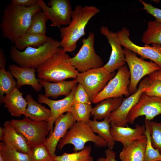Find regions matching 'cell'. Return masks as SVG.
I'll use <instances>...</instances> for the list:
<instances>
[{
	"instance_id": "obj_1",
	"label": "cell",
	"mask_w": 161,
	"mask_h": 161,
	"mask_svg": "<svg viewBox=\"0 0 161 161\" xmlns=\"http://www.w3.org/2000/svg\"><path fill=\"white\" fill-rule=\"evenodd\" d=\"M38 4L27 7L10 2L5 7L0 25L2 35L12 43L29 29L34 14L41 10Z\"/></svg>"
},
{
	"instance_id": "obj_2",
	"label": "cell",
	"mask_w": 161,
	"mask_h": 161,
	"mask_svg": "<svg viewBox=\"0 0 161 161\" xmlns=\"http://www.w3.org/2000/svg\"><path fill=\"white\" fill-rule=\"evenodd\" d=\"M100 12L99 9L94 6L75 7L69 24L59 28L61 47L65 52H72L75 50L78 41L85 35V28L89 21Z\"/></svg>"
},
{
	"instance_id": "obj_3",
	"label": "cell",
	"mask_w": 161,
	"mask_h": 161,
	"mask_svg": "<svg viewBox=\"0 0 161 161\" xmlns=\"http://www.w3.org/2000/svg\"><path fill=\"white\" fill-rule=\"evenodd\" d=\"M71 58L62 48H59L37 69L38 78L52 82L76 79L79 72L71 64Z\"/></svg>"
},
{
	"instance_id": "obj_4",
	"label": "cell",
	"mask_w": 161,
	"mask_h": 161,
	"mask_svg": "<svg viewBox=\"0 0 161 161\" xmlns=\"http://www.w3.org/2000/svg\"><path fill=\"white\" fill-rule=\"evenodd\" d=\"M61 47L60 41L49 37L47 41L37 47H29L23 51L15 46L11 47L10 59L18 66L38 69L49 58Z\"/></svg>"
},
{
	"instance_id": "obj_5",
	"label": "cell",
	"mask_w": 161,
	"mask_h": 161,
	"mask_svg": "<svg viewBox=\"0 0 161 161\" xmlns=\"http://www.w3.org/2000/svg\"><path fill=\"white\" fill-rule=\"evenodd\" d=\"M88 142H93L99 148L107 145L106 141L96 134L87 123L75 122L59 141L57 147L61 149L66 145L71 144L74 146L73 151L77 152L83 149Z\"/></svg>"
},
{
	"instance_id": "obj_6",
	"label": "cell",
	"mask_w": 161,
	"mask_h": 161,
	"mask_svg": "<svg viewBox=\"0 0 161 161\" xmlns=\"http://www.w3.org/2000/svg\"><path fill=\"white\" fill-rule=\"evenodd\" d=\"M95 35L89 32L88 37L82 40V44L78 53L70 61L80 73L103 66L101 58L96 53L94 48Z\"/></svg>"
},
{
	"instance_id": "obj_7",
	"label": "cell",
	"mask_w": 161,
	"mask_h": 161,
	"mask_svg": "<svg viewBox=\"0 0 161 161\" xmlns=\"http://www.w3.org/2000/svg\"><path fill=\"white\" fill-rule=\"evenodd\" d=\"M16 131L26 139L30 147L44 144L50 129L47 121H36L24 117L10 121Z\"/></svg>"
},
{
	"instance_id": "obj_8",
	"label": "cell",
	"mask_w": 161,
	"mask_h": 161,
	"mask_svg": "<svg viewBox=\"0 0 161 161\" xmlns=\"http://www.w3.org/2000/svg\"><path fill=\"white\" fill-rule=\"evenodd\" d=\"M130 74L128 66L124 65L118 69L117 73L92 102L97 103L105 99L110 98L126 97L130 94L129 91Z\"/></svg>"
},
{
	"instance_id": "obj_9",
	"label": "cell",
	"mask_w": 161,
	"mask_h": 161,
	"mask_svg": "<svg viewBox=\"0 0 161 161\" xmlns=\"http://www.w3.org/2000/svg\"><path fill=\"white\" fill-rule=\"evenodd\" d=\"M115 74V72L110 73L102 67L79 72L76 79L84 88L92 103Z\"/></svg>"
},
{
	"instance_id": "obj_10",
	"label": "cell",
	"mask_w": 161,
	"mask_h": 161,
	"mask_svg": "<svg viewBox=\"0 0 161 161\" xmlns=\"http://www.w3.org/2000/svg\"><path fill=\"white\" fill-rule=\"evenodd\" d=\"M123 50L130 72L129 91L131 95L137 90V85L143 78L160 68L154 62L147 61L138 58L136 54L132 51L125 48Z\"/></svg>"
},
{
	"instance_id": "obj_11",
	"label": "cell",
	"mask_w": 161,
	"mask_h": 161,
	"mask_svg": "<svg viewBox=\"0 0 161 161\" xmlns=\"http://www.w3.org/2000/svg\"><path fill=\"white\" fill-rule=\"evenodd\" d=\"M38 4L52 26L60 28L63 25H68L71 22L73 10L69 0H50L48 4L50 7L43 0H39Z\"/></svg>"
},
{
	"instance_id": "obj_12",
	"label": "cell",
	"mask_w": 161,
	"mask_h": 161,
	"mask_svg": "<svg viewBox=\"0 0 161 161\" xmlns=\"http://www.w3.org/2000/svg\"><path fill=\"white\" fill-rule=\"evenodd\" d=\"M160 114L161 98L143 92L138 102L129 112L127 120L128 123L133 124L137 118L145 116V120L150 121Z\"/></svg>"
},
{
	"instance_id": "obj_13",
	"label": "cell",
	"mask_w": 161,
	"mask_h": 161,
	"mask_svg": "<svg viewBox=\"0 0 161 161\" xmlns=\"http://www.w3.org/2000/svg\"><path fill=\"white\" fill-rule=\"evenodd\" d=\"M149 84L148 76L144 77L140 82L136 92L123 99L119 107L111 114L109 118L111 123L117 126H128L127 117L129 112L138 102L141 94Z\"/></svg>"
},
{
	"instance_id": "obj_14",
	"label": "cell",
	"mask_w": 161,
	"mask_h": 161,
	"mask_svg": "<svg viewBox=\"0 0 161 161\" xmlns=\"http://www.w3.org/2000/svg\"><path fill=\"white\" fill-rule=\"evenodd\" d=\"M121 45L124 48L137 54L142 57L148 59L158 65L161 69V45L152 44V46H139L134 44L129 38V30L123 28L117 32Z\"/></svg>"
},
{
	"instance_id": "obj_15",
	"label": "cell",
	"mask_w": 161,
	"mask_h": 161,
	"mask_svg": "<svg viewBox=\"0 0 161 161\" xmlns=\"http://www.w3.org/2000/svg\"><path fill=\"white\" fill-rule=\"evenodd\" d=\"M100 32L106 37L112 48L109 59L103 67L110 73L115 72L116 70L125 65L126 62L123 49L121 47L117 32L103 26L100 27Z\"/></svg>"
},
{
	"instance_id": "obj_16",
	"label": "cell",
	"mask_w": 161,
	"mask_h": 161,
	"mask_svg": "<svg viewBox=\"0 0 161 161\" xmlns=\"http://www.w3.org/2000/svg\"><path fill=\"white\" fill-rule=\"evenodd\" d=\"M75 122L70 112L58 117L55 121V126L52 134L47 138L44 145L51 155L55 158L58 144Z\"/></svg>"
},
{
	"instance_id": "obj_17",
	"label": "cell",
	"mask_w": 161,
	"mask_h": 161,
	"mask_svg": "<svg viewBox=\"0 0 161 161\" xmlns=\"http://www.w3.org/2000/svg\"><path fill=\"white\" fill-rule=\"evenodd\" d=\"M77 86V85L74 87L68 95L64 98L58 100L51 99L41 94L38 95V102L47 105L51 111V116L47 122L50 129L49 135L53 131V124L56 119L64 113L70 112L72 104L73 97Z\"/></svg>"
},
{
	"instance_id": "obj_18",
	"label": "cell",
	"mask_w": 161,
	"mask_h": 161,
	"mask_svg": "<svg viewBox=\"0 0 161 161\" xmlns=\"http://www.w3.org/2000/svg\"><path fill=\"white\" fill-rule=\"evenodd\" d=\"M3 127L4 133L0 138V140L12 149L29 155L30 147L27 140L16 131L10 121H5L3 124Z\"/></svg>"
},
{
	"instance_id": "obj_19",
	"label": "cell",
	"mask_w": 161,
	"mask_h": 161,
	"mask_svg": "<svg viewBox=\"0 0 161 161\" xmlns=\"http://www.w3.org/2000/svg\"><path fill=\"white\" fill-rule=\"evenodd\" d=\"M110 131L114 141L119 142L123 146H127L133 142L145 136V125L136 124L134 128L128 126H118L111 123Z\"/></svg>"
},
{
	"instance_id": "obj_20",
	"label": "cell",
	"mask_w": 161,
	"mask_h": 161,
	"mask_svg": "<svg viewBox=\"0 0 161 161\" xmlns=\"http://www.w3.org/2000/svg\"><path fill=\"white\" fill-rule=\"evenodd\" d=\"M8 68L13 76L17 80L16 88L18 89L24 85L30 86L36 92H40L42 87L39 83L40 79L36 78L35 69L22 67L13 64Z\"/></svg>"
},
{
	"instance_id": "obj_21",
	"label": "cell",
	"mask_w": 161,
	"mask_h": 161,
	"mask_svg": "<svg viewBox=\"0 0 161 161\" xmlns=\"http://www.w3.org/2000/svg\"><path fill=\"white\" fill-rule=\"evenodd\" d=\"M39 82L44 89L45 96L53 98H57L61 95L67 96L78 83L76 79L57 82H50L40 79Z\"/></svg>"
},
{
	"instance_id": "obj_22",
	"label": "cell",
	"mask_w": 161,
	"mask_h": 161,
	"mask_svg": "<svg viewBox=\"0 0 161 161\" xmlns=\"http://www.w3.org/2000/svg\"><path fill=\"white\" fill-rule=\"evenodd\" d=\"M23 95L16 87L10 94L4 96L3 102L4 106L12 116L20 117L24 115L27 102Z\"/></svg>"
},
{
	"instance_id": "obj_23",
	"label": "cell",
	"mask_w": 161,
	"mask_h": 161,
	"mask_svg": "<svg viewBox=\"0 0 161 161\" xmlns=\"http://www.w3.org/2000/svg\"><path fill=\"white\" fill-rule=\"evenodd\" d=\"M147 144L145 136L129 145L123 146L119 157L121 161H144Z\"/></svg>"
},
{
	"instance_id": "obj_24",
	"label": "cell",
	"mask_w": 161,
	"mask_h": 161,
	"mask_svg": "<svg viewBox=\"0 0 161 161\" xmlns=\"http://www.w3.org/2000/svg\"><path fill=\"white\" fill-rule=\"evenodd\" d=\"M123 99V97L110 98L101 101L92 108L91 116L97 120L109 118L111 114L120 106Z\"/></svg>"
},
{
	"instance_id": "obj_25",
	"label": "cell",
	"mask_w": 161,
	"mask_h": 161,
	"mask_svg": "<svg viewBox=\"0 0 161 161\" xmlns=\"http://www.w3.org/2000/svg\"><path fill=\"white\" fill-rule=\"evenodd\" d=\"M27 102L25 117L36 121L47 122L51 116V112L49 109L37 102L30 94L25 97Z\"/></svg>"
},
{
	"instance_id": "obj_26",
	"label": "cell",
	"mask_w": 161,
	"mask_h": 161,
	"mask_svg": "<svg viewBox=\"0 0 161 161\" xmlns=\"http://www.w3.org/2000/svg\"><path fill=\"white\" fill-rule=\"evenodd\" d=\"M87 123L95 133L97 134L106 141L108 148L112 149L115 141L110 133L111 121L109 118H106L101 121L89 119Z\"/></svg>"
},
{
	"instance_id": "obj_27",
	"label": "cell",
	"mask_w": 161,
	"mask_h": 161,
	"mask_svg": "<svg viewBox=\"0 0 161 161\" xmlns=\"http://www.w3.org/2000/svg\"><path fill=\"white\" fill-rule=\"evenodd\" d=\"M49 38L46 35H38L26 32L16 39L14 46L19 50L29 47H37L47 42Z\"/></svg>"
},
{
	"instance_id": "obj_28",
	"label": "cell",
	"mask_w": 161,
	"mask_h": 161,
	"mask_svg": "<svg viewBox=\"0 0 161 161\" xmlns=\"http://www.w3.org/2000/svg\"><path fill=\"white\" fill-rule=\"evenodd\" d=\"M142 40L146 45L154 43L161 45V24L155 20L148 22L147 29L143 34Z\"/></svg>"
},
{
	"instance_id": "obj_29",
	"label": "cell",
	"mask_w": 161,
	"mask_h": 161,
	"mask_svg": "<svg viewBox=\"0 0 161 161\" xmlns=\"http://www.w3.org/2000/svg\"><path fill=\"white\" fill-rule=\"evenodd\" d=\"M48 19L42 10L37 12L33 15L30 27L27 32L38 35H46V24Z\"/></svg>"
},
{
	"instance_id": "obj_30",
	"label": "cell",
	"mask_w": 161,
	"mask_h": 161,
	"mask_svg": "<svg viewBox=\"0 0 161 161\" xmlns=\"http://www.w3.org/2000/svg\"><path fill=\"white\" fill-rule=\"evenodd\" d=\"M17 83L10 71L0 68V101L3 103L4 95L10 94L16 87Z\"/></svg>"
},
{
	"instance_id": "obj_31",
	"label": "cell",
	"mask_w": 161,
	"mask_h": 161,
	"mask_svg": "<svg viewBox=\"0 0 161 161\" xmlns=\"http://www.w3.org/2000/svg\"><path fill=\"white\" fill-rule=\"evenodd\" d=\"M91 147L85 146L82 150L71 153H65L54 158L57 161H93L91 156Z\"/></svg>"
},
{
	"instance_id": "obj_32",
	"label": "cell",
	"mask_w": 161,
	"mask_h": 161,
	"mask_svg": "<svg viewBox=\"0 0 161 161\" xmlns=\"http://www.w3.org/2000/svg\"><path fill=\"white\" fill-rule=\"evenodd\" d=\"M91 104L76 103L72 104L70 112L75 122L87 123L92 109Z\"/></svg>"
},
{
	"instance_id": "obj_33",
	"label": "cell",
	"mask_w": 161,
	"mask_h": 161,
	"mask_svg": "<svg viewBox=\"0 0 161 161\" xmlns=\"http://www.w3.org/2000/svg\"><path fill=\"white\" fill-rule=\"evenodd\" d=\"M0 153L5 161H31L29 154L13 149L3 142L0 143Z\"/></svg>"
},
{
	"instance_id": "obj_34",
	"label": "cell",
	"mask_w": 161,
	"mask_h": 161,
	"mask_svg": "<svg viewBox=\"0 0 161 161\" xmlns=\"http://www.w3.org/2000/svg\"><path fill=\"white\" fill-rule=\"evenodd\" d=\"M145 130L144 135L146 138L147 144L144 161L161 160V154L157 149L154 148L153 147L151 144L148 121L145 120Z\"/></svg>"
},
{
	"instance_id": "obj_35",
	"label": "cell",
	"mask_w": 161,
	"mask_h": 161,
	"mask_svg": "<svg viewBox=\"0 0 161 161\" xmlns=\"http://www.w3.org/2000/svg\"><path fill=\"white\" fill-rule=\"evenodd\" d=\"M31 161H49L53 158L44 144L30 147Z\"/></svg>"
},
{
	"instance_id": "obj_36",
	"label": "cell",
	"mask_w": 161,
	"mask_h": 161,
	"mask_svg": "<svg viewBox=\"0 0 161 161\" xmlns=\"http://www.w3.org/2000/svg\"><path fill=\"white\" fill-rule=\"evenodd\" d=\"M153 147L161 154V122L148 121Z\"/></svg>"
},
{
	"instance_id": "obj_37",
	"label": "cell",
	"mask_w": 161,
	"mask_h": 161,
	"mask_svg": "<svg viewBox=\"0 0 161 161\" xmlns=\"http://www.w3.org/2000/svg\"><path fill=\"white\" fill-rule=\"evenodd\" d=\"M91 103L85 89L81 84L78 83L74 95L72 104L80 103L91 104Z\"/></svg>"
},
{
	"instance_id": "obj_38",
	"label": "cell",
	"mask_w": 161,
	"mask_h": 161,
	"mask_svg": "<svg viewBox=\"0 0 161 161\" xmlns=\"http://www.w3.org/2000/svg\"><path fill=\"white\" fill-rule=\"evenodd\" d=\"M149 81V85L144 92L149 95L161 98V82L157 80Z\"/></svg>"
},
{
	"instance_id": "obj_39",
	"label": "cell",
	"mask_w": 161,
	"mask_h": 161,
	"mask_svg": "<svg viewBox=\"0 0 161 161\" xmlns=\"http://www.w3.org/2000/svg\"><path fill=\"white\" fill-rule=\"evenodd\" d=\"M144 6L143 9L155 18V21L161 24V9L153 7L151 4L146 3L140 0Z\"/></svg>"
},
{
	"instance_id": "obj_40",
	"label": "cell",
	"mask_w": 161,
	"mask_h": 161,
	"mask_svg": "<svg viewBox=\"0 0 161 161\" xmlns=\"http://www.w3.org/2000/svg\"><path fill=\"white\" fill-rule=\"evenodd\" d=\"M39 0H12L11 2L14 4L29 7L38 4Z\"/></svg>"
},
{
	"instance_id": "obj_41",
	"label": "cell",
	"mask_w": 161,
	"mask_h": 161,
	"mask_svg": "<svg viewBox=\"0 0 161 161\" xmlns=\"http://www.w3.org/2000/svg\"><path fill=\"white\" fill-rule=\"evenodd\" d=\"M106 157H100L97 161H118L116 159V154L112 149L108 148L105 151Z\"/></svg>"
},
{
	"instance_id": "obj_42",
	"label": "cell",
	"mask_w": 161,
	"mask_h": 161,
	"mask_svg": "<svg viewBox=\"0 0 161 161\" xmlns=\"http://www.w3.org/2000/svg\"><path fill=\"white\" fill-rule=\"evenodd\" d=\"M149 80H157L161 82V69L155 71L148 75Z\"/></svg>"
},
{
	"instance_id": "obj_43",
	"label": "cell",
	"mask_w": 161,
	"mask_h": 161,
	"mask_svg": "<svg viewBox=\"0 0 161 161\" xmlns=\"http://www.w3.org/2000/svg\"><path fill=\"white\" fill-rule=\"evenodd\" d=\"M6 64V59L2 49H0V68H5Z\"/></svg>"
},
{
	"instance_id": "obj_44",
	"label": "cell",
	"mask_w": 161,
	"mask_h": 161,
	"mask_svg": "<svg viewBox=\"0 0 161 161\" xmlns=\"http://www.w3.org/2000/svg\"><path fill=\"white\" fill-rule=\"evenodd\" d=\"M0 161H5L3 157L0 153Z\"/></svg>"
},
{
	"instance_id": "obj_45",
	"label": "cell",
	"mask_w": 161,
	"mask_h": 161,
	"mask_svg": "<svg viewBox=\"0 0 161 161\" xmlns=\"http://www.w3.org/2000/svg\"><path fill=\"white\" fill-rule=\"evenodd\" d=\"M49 161H57L56 160H55L54 158H53L51 160H50Z\"/></svg>"
},
{
	"instance_id": "obj_46",
	"label": "cell",
	"mask_w": 161,
	"mask_h": 161,
	"mask_svg": "<svg viewBox=\"0 0 161 161\" xmlns=\"http://www.w3.org/2000/svg\"><path fill=\"white\" fill-rule=\"evenodd\" d=\"M161 161V160H159V161Z\"/></svg>"
}]
</instances>
